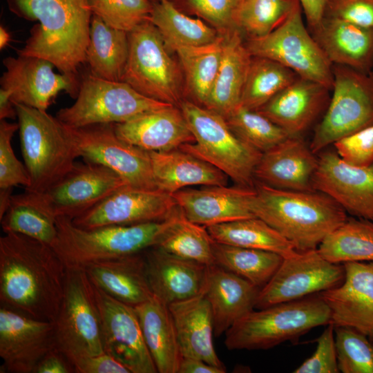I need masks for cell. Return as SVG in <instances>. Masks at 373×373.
Instances as JSON below:
<instances>
[{
	"instance_id": "6da1fadb",
	"label": "cell",
	"mask_w": 373,
	"mask_h": 373,
	"mask_svg": "<svg viewBox=\"0 0 373 373\" xmlns=\"http://www.w3.org/2000/svg\"><path fill=\"white\" fill-rule=\"evenodd\" d=\"M66 267L47 244L16 233L0 238V305L54 322L65 289Z\"/></svg>"
},
{
	"instance_id": "7a4b0ae2",
	"label": "cell",
	"mask_w": 373,
	"mask_h": 373,
	"mask_svg": "<svg viewBox=\"0 0 373 373\" xmlns=\"http://www.w3.org/2000/svg\"><path fill=\"white\" fill-rule=\"evenodd\" d=\"M17 16L37 21L18 55L43 58L61 73L86 63L93 13L88 0H7Z\"/></svg>"
},
{
	"instance_id": "3957f363",
	"label": "cell",
	"mask_w": 373,
	"mask_h": 373,
	"mask_svg": "<svg viewBox=\"0 0 373 373\" xmlns=\"http://www.w3.org/2000/svg\"><path fill=\"white\" fill-rule=\"evenodd\" d=\"M251 208L289 240L297 251L317 249L347 218L333 199L318 191H289L256 182Z\"/></svg>"
},
{
	"instance_id": "277c9868",
	"label": "cell",
	"mask_w": 373,
	"mask_h": 373,
	"mask_svg": "<svg viewBox=\"0 0 373 373\" xmlns=\"http://www.w3.org/2000/svg\"><path fill=\"white\" fill-rule=\"evenodd\" d=\"M177 209L161 221L90 229L75 225L69 218L58 217L57 237L52 247L66 269H84L93 262L141 253L157 244Z\"/></svg>"
},
{
	"instance_id": "5b68a950",
	"label": "cell",
	"mask_w": 373,
	"mask_h": 373,
	"mask_svg": "<svg viewBox=\"0 0 373 373\" xmlns=\"http://www.w3.org/2000/svg\"><path fill=\"white\" fill-rule=\"evenodd\" d=\"M15 104L30 179L26 191L41 193L64 176L79 157L73 131L47 111Z\"/></svg>"
},
{
	"instance_id": "8992f818",
	"label": "cell",
	"mask_w": 373,
	"mask_h": 373,
	"mask_svg": "<svg viewBox=\"0 0 373 373\" xmlns=\"http://www.w3.org/2000/svg\"><path fill=\"white\" fill-rule=\"evenodd\" d=\"M331 312L318 294L252 310L225 333L229 350H267L294 341L314 327L330 323Z\"/></svg>"
},
{
	"instance_id": "52a82bcc",
	"label": "cell",
	"mask_w": 373,
	"mask_h": 373,
	"mask_svg": "<svg viewBox=\"0 0 373 373\" xmlns=\"http://www.w3.org/2000/svg\"><path fill=\"white\" fill-rule=\"evenodd\" d=\"M179 105L195 138L179 149L220 169L238 186L254 188L262 153L241 140L222 115L187 100Z\"/></svg>"
},
{
	"instance_id": "ba28073f",
	"label": "cell",
	"mask_w": 373,
	"mask_h": 373,
	"mask_svg": "<svg viewBox=\"0 0 373 373\" xmlns=\"http://www.w3.org/2000/svg\"><path fill=\"white\" fill-rule=\"evenodd\" d=\"M169 105L172 104L143 95L124 82L109 81L90 73L80 80L74 104L61 108L56 117L67 126L77 128L122 123Z\"/></svg>"
},
{
	"instance_id": "9c48e42d",
	"label": "cell",
	"mask_w": 373,
	"mask_h": 373,
	"mask_svg": "<svg viewBox=\"0 0 373 373\" xmlns=\"http://www.w3.org/2000/svg\"><path fill=\"white\" fill-rule=\"evenodd\" d=\"M66 270L64 294L53 323L56 347L74 366L104 351L93 285L84 269Z\"/></svg>"
},
{
	"instance_id": "30bf717a",
	"label": "cell",
	"mask_w": 373,
	"mask_h": 373,
	"mask_svg": "<svg viewBox=\"0 0 373 373\" xmlns=\"http://www.w3.org/2000/svg\"><path fill=\"white\" fill-rule=\"evenodd\" d=\"M332 95L317 125L310 149L322 151L341 138L373 124V75L333 65Z\"/></svg>"
},
{
	"instance_id": "8fae6325",
	"label": "cell",
	"mask_w": 373,
	"mask_h": 373,
	"mask_svg": "<svg viewBox=\"0 0 373 373\" xmlns=\"http://www.w3.org/2000/svg\"><path fill=\"white\" fill-rule=\"evenodd\" d=\"M143 95L180 104V74L156 27L147 21L128 32V56L122 77Z\"/></svg>"
},
{
	"instance_id": "7c38bea8",
	"label": "cell",
	"mask_w": 373,
	"mask_h": 373,
	"mask_svg": "<svg viewBox=\"0 0 373 373\" xmlns=\"http://www.w3.org/2000/svg\"><path fill=\"white\" fill-rule=\"evenodd\" d=\"M245 46L251 56L276 61L298 77L332 89L333 65L304 25L300 4L276 29L247 39Z\"/></svg>"
},
{
	"instance_id": "4fadbf2b",
	"label": "cell",
	"mask_w": 373,
	"mask_h": 373,
	"mask_svg": "<svg viewBox=\"0 0 373 373\" xmlns=\"http://www.w3.org/2000/svg\"><path fill=\"white\" fill-rule=\"evenodd\" d=\"M344 278L343 264L328 261L317 249L296 251L283 258L274 275L260 289L255 309L319 294L340 285Z\"/></svg>"
},
{
	"instance_id": "5bb4252c",
	"label": "cell",
	"mask_w": 373,
	"mask_h": 373,
	"mask_svg": "<svg viewBox=\"0 0 373 373\" xmlns=\"http://www.w3.org/2000/svg\"><path fill=\"white\" fill-rule=\"evenodd\" d=\"M79 155L85 162L103 165L129 186L157 189L149 152L119 138L113 124H97L73 128Z\"/></svg>"
},
{
	"instance_id": "9a60e30c",
	"label": "cell",
	"mask_w": 373,
	"mask_h": 373,
	"mask_svg": "<svg viewBox=\"0 0 373 373\" xmlns=\"http://www.w3.org/2000/svg\"><path fill=\"white\" fill-rule=\"evenodd\" d=\"M93 287L104 352L131 373L157 372L145 344L135 307L113 298L94 285Z\"/></svg>"
},
{
	"instance_id": "2e32d148",
	"label": "cell",
	"mask_w": 373,
	"mask_h": 373,
	"mask_svg": "<svg viewBox=\"0 0 373 373\" xmlns=\"http://www.w3.org/2000/svg\"><path fill=\"white\" fill-rule=\"evenodd\" d=\"M126 185L122 178L110 169L84 161L75 162L59 181L37 193L56 218L66 217L73 220Z\"/></svg>"
},
{
	"instance_id": "e0dca14e",
	"label": "cell",
	"mask_w": 373,
	"mask_h": 373,
	"mask_svg": "<svg viewBox=\"0 0 373 373\" xmlns=\"http://www.w3.org/2000/svg\"><path fill=\"white\" fill-rule=\"evenodd\" d=\"M6 68L1 88L10 93L14 104L47 111L61 91L77 97L80 81L77 75L55 73V66L43 58L18 55L3 60Z\"/></svg>"
},
{
	"instance_id": "ac0fdd59",
	"label": "cell",
	"mask_w": 373,
	"mask_h": 373,
	"mask_svg": "<svg viewBox=\"0 0 373 373\" xmlns=\"http://www.w3.org/2000/svg\"><path fill=\"white\" fill-rule=\"evenodd\" d=\"M177 207L173 195L162 190L126 185L73 222L86 229L157 222L169 218Z\"/></svg>"
},
{
	"instance_id": "d6986e66",
	"label": "cell",
	"mask_w": 373,
	"mask_h": 373,
	"mask_svg": "<svg viewBox=\"0 0 373 373\" xmlns=\"http://www.w3.org/2000/svg\"><path fill=\"white\" fill-rule=\"evenodd\" d=\"M56 347L54 323L0 307L1 373H34Z\"/></svg>"
},
{
	"instance_id": "ffe728a7",
	"label": "cell",
	"mask_w": 373,
	"mask_h": 373,
	"mask_svg": "<svg viewBox=\"0 0 373 373\" xmlns=\"http://www.w3.org/2000/svg\"><path fill=\"white\" fill-rule=\"evenodd\" d=\"M318 160L314 190L326 194L351 215L373 222V164L353 166L333 151L324 152Z\"/></svg>"
},
{
	"instance_id": "44dd1931",
	"label": "cell",
	"mask_w": 373,
	"mask_h": 373,
	"mask_svg": "<svg viewBox=\"0 0 373 373\" xmlns=\"http://www.w3.org/2000/svg\"><path fill=\"white\" fill-rule=\"evenodd\" d=\"M343 264V283L318 294L330 309L329 323L352 327L373 339V261Z\"/></svg>"
},
{
	"instance_id": "7402d4cb",
	"label": "cell",
	"mask_w": 373,
	"mask_h": 373,
	"mask_svg": "<svg viewBox=\"0 0 373 373\" xmlns=\"http://www.w3.org/2000/svg\"><path fill=\"white\" fill-rule=\"evenodd\" d=\"M254 188L204 186L173 194L177 206L190 221L206 227L256 218L251 208Z\"/></svg>"
},
{
	"instance_id": "603a6c76",
	"label": "cell",
	"mask_w": 373,
	"mask_h": 373,
	"mask_svg": "<svg viewBox=\"0 0 373 373\" xmlns=\"http://www.w3.org/2000/svg\"><path fill=\"white\" fill-rule=\"evenodd\" d=\"M151 291L166 305L202 294L208 267L164 251L156 247L144 251Z\"/></svg>"
},
{
	"instance_id": "cb8c5ba5",
	"label": "cell",
	"mask_w": 373,
	"mask_h": 373,
	"mask_svg": "<svg viewBox=\"0 0 373 373\" xmlns=\"http://www.w3.org/2000/svg\"><path fill=\"white\" fill-rule=\"evenodd\" d=\"M298 137H289L262 153L254 170V179L273 188L313 191L312 180L318 160Z\"/></svg>"
},
{
	"instance_id": "d4e9b609",
	"label": "cell",
	"mask_w": 373,
	"mask_h": 373,
	"mask_svg": "<svg viewBox=\"0 0 373 373\" xmlns=\"http://www.w3.org/2000/svg\"><path fill=\"white\" fill-rule=\"evenodd\" d=\"M113 126L122 140L148 152L171 151L195 142L180 108L174 105L144 113Z\"/></svg>"
},
{
	"instance_id": "484cf974",
	"label": "cell",
	"mask_w": 373,
	"mask_h": 373,
	"mask_svg": "<svg viewBox=\"0 0 373 373\" xmlns=\"http://www.w3.org/2000/svg\"><path fill=\"white\" fill-rule=\"evenodd\" d=\"M329 90L320 83L298 77L257 111L291 137H298L322 111Z\"/></svg>"
},
{
	"instance_id": "4316f807",
	"label": "cell",
	"mask_w": 373,
	"mask_h": 373,
	"mask_svg": "<svg viewBox=\"0 0 373 373\" xmlns=\"http://www.w3.org/2000/svg\"><path fill=\"white\" fill-rule=\"evenodd\" d=\"M260 290L218 265L208 267L202 294L211 309L216 337L255 309Z\"/></svg>"
},
{
	"instance_id": "83f0119b",
	"label": "cell",
	"mask_w": 373,
	"mask_h": 373,
	"mask_svg": "<svg viewBox=\"0 0 373 373\" xmlns=\"http://www.w3.org/2000/svg\"><path fill=\"white\" fill-rule=\"evenodd\" d=\"M312 35L332 65L370 73L373 67V29L324 17Z\"/></svg>"
},
{
	"instance_id": "f1b7e54d",
	"label": "cell",
	"mask_w": 373,
	"mask_h": 373,
	"mask_svg": "<svg viewBox=\"0 0 373 373\" xmlns=\"http://www.w3.org/2000/svg\"><path fill=\"white\" fill-rule=\"evenodd\" d=\"M168 306L182 357L201 359L225 368L214 348L212 312L204 296L201 294Z\"/></svg>"
},
{
	"instance_id": "f546056e",
	"label": "cell",
	"mask_w": 373,
	"mask_h": 373,
	"mask_svg": "<svg viewBox=\"0 0 373 373\" xmlns=\"http://www.w3.org/2000/svg\"><path fill=\"white\" fill-rule=\"evenodd\" d=\"M84 270L95 286L127 305L135 307L153 296L146 277L144 251L93 262Z\"/></svg>"
},
{
	"instance_id": "4dcf8cb0",
	"label": "cell",
	"mask_w": 373,
	"mask_h": 373,
	"mask_svg": "<svg viewBox=\"0 0 373 373\" xmlns=\"http://www.w3.org/2000/svg\"><path fill=\"white\" fill-rule=\"evenodd\" d=\"M149 155L157 189L169 194L191 186L227 184L224 173L180 149Z\"/></svg>"
},
{
	"instance_id": "1f68e13d",
	"label": "cell",
	"mask_w": 373,
	"mask_h": 373,
	"mask_svg": "<svg viewBox=\"0 0 373 373\" xmlns=\"http://www.w3.org/2000/svg\"><path fill=\"white\" fill-rule=\"evenodd\" d=\"M224 35L220 65L204 106L224 117L240 104L251 59L238 30Z\"/></svg>"
},
{
	"instance_id": "d6a6232c",
	"label": "cell",
	"mask_w": 373,
	"mask_h": 373,
	"mask_svg": "<svg viewBox=\"0 0 373 373\" xmlns=\"http://www.w3.org/2000/svg\"><path fill=\"white\" fill-rule=\"evenodd\" d=\"M134 307L157 372L178 373L182 355L168 305L153 296Z\"/></svg>"
},
{
	"instance_id": "836d02e7",
	"label": "cell",
	"mask_w": 373,
	"mask_h": 373,
	"mask_svg": "<svg viewBox=\"0 0 373 373\" xmlns=\"http://www.w3.org/2000/svg\"><path fill=\"white\" fill-rule=\"evenodd\" d=\"M128 56V32L109 26L93 15L86 62L90 73L109 81H122Z\"/></svg>"
},
{
	"instance_id": "e575fe53",
	"label": "cell",
	"mask_w": 373,
	"mask_h": 373,
	"mask_svg": "<svg viewBox=\"0 0 373 373\" xmlns=\"http://www.w3.org/2000/svg\"><path fill=\"white\" fill-rule=\"evenodd\" d=\"M149 21L157 29L167 48L174 51L182 47L206 45L220 36L216 28L184 14L170 0L153 2Z\"/></svg>"
},
{
	"instance_id": "d590c367",
	"label": "cell",
	"mask_w": 373,
	"mask_h": 373,
	"mask_svg": "<svg viewBox=\"0 0 373 373\" xmlns=\"http://www.w3.org/2000/svg\"><path fill=\"white\" fill-rule=\"evenodd\" d=\"M0 221L4 233L22 234L51 247L57 237L56 218L46 209L37 193L26 191L12 195Z\"/></svg>"
},
{
	"instance_id": "8d00e7d4",
	"label": "cell",
	"mask_w": 373,
	"mask_h": 373,
	"mask_svg": "<svg viewBox=\"0 0 373 373\" xmlns=\"http://www.w3.org/2000/svg\"><path fill=\"white\" fill-rule=\"evenodd\" d=\"M207 229L217 243L270 251L283 258L297 251L289 240L257 217L215 224Z\"/></svg>"
},
{
	"instance_id": "74e56055",
	"label": "cell",
	"mask_w": 373,
	"mask_h": 373,
	"mask_svg": "<svg viewBox=\"0 0 373 373\" xmlns=\"http://www.w3.org/2000/svg\"><path fill=\"white\" fill-rule=\"evenodd\" d=\"M317 249L333 263L373 261V222L347 218L323 239Z\"/></svg>"
},
{
	"instance_id": "f35d334b",
	"label": "cell",
	"mask_w": 373,
	"mask_h": 373,
	"mask_svg": "<svg viewBox=\"0 0 373 373\" xmlns=\"http://www.w3.org/2000/svg\"><path fill=\"white\" fill-rule=\"evenodd\" d=\"M225 35L213 42L176 49L185 75L188 89L198 104L204 106L218 73Z\"/></svg>"
},
{
	"instance_id": "ab89813d",
	"label": "cell",
	"mask_w": 373,
	"mask_h": 373,
	"mask_svg": "<svg viewBox=\"0 0 373 373\" xmlns=\"http://www.w3.org/2000/svg\"><path fill=\"white\" fill-rule=\"evenodd\" d=\"M215 264L262 289L272 278L283 257L275 252L214 242Z\"/></svg>"
},
{
	"instance_id": "60d3db41",
	"label": "cell",
	"mask_w": 373,
	"mask_h": 373,
	"mask_svg": "<svg viewBox=\"0 0 373 373\" xmlns=\"http://www.w3.org/2000/svg\"><path fill=\"white\" fill-rule=\"evenodd\" d=\"M214 241L206 227L188 220L178 207L174 219L155 246L207 266L215 265Z\"/></svg>"
},
{
	"instance_id": "b9f144b4",
	"label": "cell",
	"mask_w": 373,
	"mask_h": 373,
	"mask_svg": "<svg viewBox=\"0 0 373 373\" xmlns=\"http://www.w3.org/2000/svg\"><path fill=\"white\" fill-rule=\"evenodd\" d=\"M298 76L270 59L251 56L240 104L257 111Z\"/></svg>"
},
{
	"instance_id": "7bdbcfd3",
	"label": "cell",
	"mask_w": 373,
	"mask_h": 373,
	"mask_svg": "<svg viewBox=\"0 0 373 373\" xmlns=\"http://www.w3.org/2000/svg\"><path fill=\"white\" fill-rule=\"evenodd\" d=\"M299 4L298 0H243L236 17L237 29L248 39L266 36Z\"/></svg>"
},
{
	"instance_id": "ee69618b",
	"label": "cell",
	"mask_w": 373,
	"mask_h": 373,
	"mask_svg": "<svg viewBox=\"0 0 373 373\" xmlns=\"http://www.w3.org/2000/svg\"><path fill=\"white\" fill-rule=\"evenodd\" d=\"M224 118L241 140L262 153L291 137L258 111L247 108L240 104Z\"/></svg>"
},
{
	"instance_id": "f6af8a7d",
	"label": "cell",
	"mask_w": 373,
	"mask_h": 373,
	"mask_svg": "<svg viewBox=\"0 0 373 373\" xmlns=\"http://www.w3.org/2000/svg\"><path fill=\"white\" fill-rule=\"evenodd\" d=\"M339 371L343 373H373V343L367 336L344 326L334 327Z\"/></svg>"
},
{
	"instance_id": "bcb514c9",
	"label": "cell",
	"mask_w": 373,
	"mask_h": 373,
	"mask_svg": "<svg viewBox=\"0 0 373 373\" xmlns=\"http://www.w3.org/2000/svg\"><path fill=\"white\" fill-rule=\"evenodd\" d=\"M93 15L111 27L130 32L149 21L153 1L151 0H88Z\"/></svg>"
},
{
	"instance_id": "7dc6e473",
	"label": "cell",
	"mask_w": 373,
	"mask_h": 373,
	"mask_svg": "<svg viewBox=\"0 0 373 373\" xmlns=\"http://www.w3.org/2000/svg\"><path fill=\"white\" fill-rule=\"evenodd\" d=\"M18 129V123H10L6 119L0 122V189L21 185L26 189L30 184L26 166L17 157L11 144Z\"/></svg>"
},
{
	"instance_id": "c3c4849f",
	"label": "cell",
	"mask_w": 373,
	"mask_h": 373,
	"mask_svg": "<svg viewBox=\"0 0 373 373\" xmlns=\"http://www.w3.org/2000/svg\"><path fill=\"white\" fill-rule=\"evenodd\" d=\"M188 9L222 34L238 30L236 17L243 0H183Z\"/></svg>"
},
{
	"instance_id": "681fc988",
	"label": "cell",
	"mask_w": 373,
	"mask_h": 373,
	"mask_svg": "<svg viewBox=\"0 0 373 373\" xmlns=\"http://www.w3.org/2000/svg\"><path fill=\"white\" fill-rule=\"evenodd\" d=\"M339 157L349 164L366 167L373 164V124L341 138L334 144Z\"/></svg>"
},
{
	"instance_id": "f907efd6",
	"label": "cell",
	"mask_w": 373,
	"mask_h": 373,
	"mask_svg": "<svg viewBox=\"0 0 373 373\" xmlns=\"http://www.w3.org/2000/svg\"><path fill=\"white\" fill-rule=\"evenodd\" d=\"M316 339V348L294 373H338L337 354L335 345L334 326L329 323Z\"/></svg>"
},
{
	"instance_id": "816d5d0a",
	"label": "cell",
	"mask_w": 373,
	"mask_h": 373,
	"mask_svg": "<svg viewBox=\"0 0 373 373\" xmlns=\"http://www.w3.org/2000/svg\"><path fill=\"white\" fill-rule=\"evenodd\" d=\"M324 17L373 29V0H328Z\"/></svg>"
},
{
	"instance_id": "f5cc1de1",
	"label": "cell",
	"mask_w": 373,
	"mask_h": 373,
	"mask_svg": "<svg viewBox=\"0 0 373 373\" xmlns=\"http://www.w3.org/2000/svg\"><path fill=\"white\" fill-rule=\"evenodd\" d=\"M75 373H131L122 363L110 354H100L83 358L74 365Z\"/></svg>"
},
{
	"instance_id": "db71d44e",
	"label": "cell",
	"mask_w": 373,
	"mask_h": 373,
	"mask_svg": "<svg viewBox=\"0 0 373 373\" xmlns=\"http://www.w3.org/2000/svg\"><path fill=\"white\" fill-rule=\"evenodd\" d=\"M34 373H75V370L68 357L55 347L41 359Z\"/></svg>"
},
{
	"instance_id": "11a10c76",
	"label": "cell",
	"mask_w": 373,
	"mask_h": 373,
	"mask_svg": "<svg viewBox=\"0 0 373 373\" xmlns=\"http://www.w3.org/2000/svg\"><path fill=\"white\" fill-rule=\"evenodd\" d=\"M304 11L310 30H313L324 17L328 0H298Z\"/></svg>"
},
{
	"instance_id": "9f6ffc18",
	"label": "cell",
	"mask_w": 373,
	"mask_h": 373,
	"mask_svg": "<svg viewBox=\"0 0 373 373\" xmlns=\"http://www.w3.org/2000/svg\"><path fill=\"white\" fill-rule=\"evenodd\" d=\"M226 369L194 358L182 357L178 373H224Z\"/></svg>"
},
{
	"instance_id": "6f0895ef",
	"label": "cell",
	"mask_w": 373,
	"mask_h": 373,
	"mask_svg": "<svg viewBox=\"0 0 373 373\" xmlns=\"http://www.w3.org/2000/svg\"><path fill=\"white\" fill-rule=\"evenodd\" d=\"M17 117L15 104L10 98V93L0 89V120Z\"/></svg>"
},
{
	"instance_id": "680465c9",
	"label": "cell",
	"mask_w": 373,
	"mask_h": 373,
	"mask_svg": "<svg viewBox=\"0 0 373 373\" xmlns=\"http://www.w3.org/2000/svg\"><path fill=\"white\" fill-rule=\"evenodd\" d=\"M12 188L0 189V218L7 211L12 198Z\"/></svg>"
},
{
	"instance_id": "91938a15",
	"label": "cell",
	"mask_w": 373,
	"mask_h": 373,
	"mask_svg": "<svg viewBox=\"0 0 373 373\" xmlns=\"http://www.w3.org/2000/svg\"><path fill=\"white\" fill-rule=\"evenodd\" d=\"M10 41L9 32L2 26H0V48H4Z\"/></svg>"
},
{
	"instance_id": "94428289",
	"label": "cell",
	"mask_w": 373,
	"mask_h": 373,
	"mask_svg": "<svg viewBox=\"0 0 373 373\" xmlns=\"http://www.w3.org/2000/svg\"><path fill=\"white\" fill-rule=\"evenodd\" d=\"M151 1H152V0H151ZM153 2H155V1H158V0H153Z\"/></svg>"
}]
</instances>
